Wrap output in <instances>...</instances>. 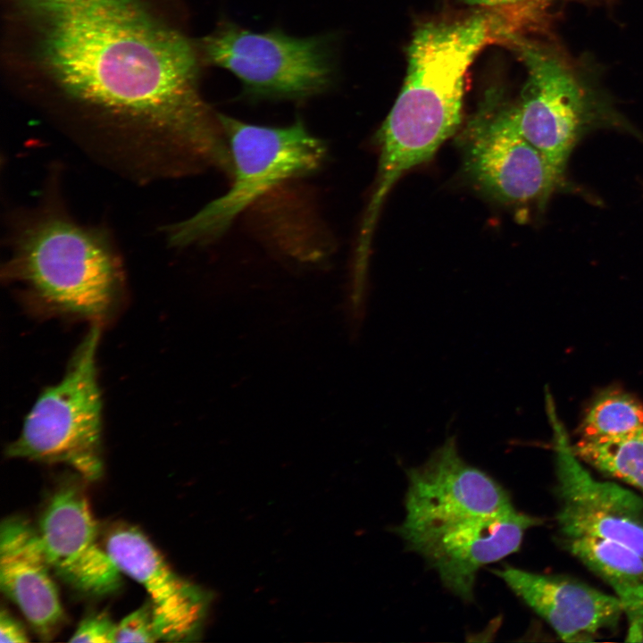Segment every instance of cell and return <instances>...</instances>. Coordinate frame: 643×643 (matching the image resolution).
<instances>
[{"label": "cell", "mask_w": 643, "mask_h": 643, "mask_svg": "<svg viewBox=\"0 0 643 643\" xmlns=\"http://www.w3.org/2000/svg\"><path fill=\"white\" fill-rule=\"evenodd\" d=\"M36 63L65 96L168 136L204 164L227 153L199 91V48L147 0H12Z\"/></svg>", "instance_id": "cell-1"}, {"label": "cell", "mask_w": 643, "mask_h": 643, "mask_svg": "<svg viewBox=\"0 0 643 643\" xmlns=\"http://www.w3.org/2000/svg\"><path fill=\"white\" fill-rule=\"evenodd\" d=\"M479 11L429 21L414 32L402 89L375 135L380 147L372 199L383 204L401 176L423 163L458 129L469 67L486 46L521 32L514 12Z\"/></svg>", "instance_id": "cell-2"}, {"label": "cell", "mask_w": 643, "mask_h": 643, "mask_svg": "<svg viewBox=\"0 0 643 643\" xmlns=\"http://www.w3.org/2000/svg\"><path fill=\"white\" fill-rule=\"evenodd\" d=\"M526 70L519 95L506 98L522 135L558 169L565 166L581 138L597 129L635 133L600 84L585 58L574 57L553 41L515 34L506 42Z\"/></svg>", "instance_id": "cell-3"}, {"label": "cell", "mask_w": 643, "mask_h": 643, "mask_svg": "<svg viewBox=\"0 0 643 643\" xmlns=\"http://www.w3.org/2000/svg\"><path fill=\"white\" fill-rule=\"evenodd\" d=\"M7 274L59 312L98 321L113 306L121 281L118 259L99 231L57 216L21 232Z\"/></svg>", "instance_id": "cell-4"}, {"label": "cell", "mask_w": 643, "mask_h": 643, "mask_svg": "<svg viewBox=\"0 0 643 643\" xmlns=\"http://www.w3.org/2000/svg\"><path fill=\"white\" fill-rule=\"evenodd\" d=\"M231 162V185L187 220L169 229L176 246L206 245L221 238L235 220L270 190L318 171L326 144L302 120L285 127L255 125L218 113Z\"/></svg>", "instance_id": "cell-5"}, {"label": "cell", "mask_w": 643, "mask_h": 643, "mask_svg": "<svg viewBox=\"0 0 643 643\" xmlns=\"http://www.w3.org/2000/svg\"><path fill=\"white\" fill-rule=\"evenodd\" d=\"M198 48L203 63L238 79L248 100H305L331 89L338 76L335 33L255 32L221 19Z\"/></svg>", "instance_id": "cell-6"}, {"label": "cell", "mask_w": 643, "mask_h": 643, "mask_svg": "<svg viewBox=\"0 0 643 643\" xmlns=\"http://www.w3.org/2000/svg\"><path fill=\"white\" fill-rule=\"evenodd\" d=\"M100 338L94 324L56 384L44 389L27 414L20 435L6 455L48 463H63L88 480L100 479L102 399L97 381Z\"/></svg>", "instance_id": "cell-7"}, {"label": "cell", "mask_w": 643, "mask_h": 643, "mask_svg": "<svg viewBox=\"0 0 643 643\" xmlns=\"http://www.w3.org/2000/svg\"><path fill=\"white\" fill-rule=\"evenodd\" d=\"M463 166L487 196L522 209H541L568 187L564 171L530 143L514 121L505 94L485 93L461 135Z\"/></svg>", "instance_id": "cell-8"}, {"label": "cell", "mask_w": 643, "mask_h": 643, "mask_svg": "<svg viewBox=\"0 0 643 643\" xmlns=\"http://www.w3.org/2000/svg\"><path fill=\"white\" fill-rule=\"evenodd\" d=\"M407 478L405 515L397 528L403 539L514 507L497 480L462 457L455 436L409 469Z\"/></svg>", "instance_id": "cell-9"}, {"label": "cell", "mask_w": 643, "mask_h": 643, "mask_svg": "<svg viewBox=\"0 0 643 643\" xmlns=\"http://www.w3.org/2000/svg\"><path fill=\"white\" fill-rule=\"evenodd\" d=\"M547 402L554 431L559 535L613 540L643 557V497L615 481L595 478L575 454L550 399Z\"/></svg>", "instance_id": "cell-10"}, {"label": "cell", "mask_w": 643, "mask_h": 643, "mask_svg": "<svg viewBox=\"0 0 643 643\" xmlns=\"http://www.w3.org/2000/svg\"><path fill=\"white\" fill-rule=\"evenodd\" d=\"M541 523V519L514 506L404 541L436 571L451 593L472 601L479 570L516 552L527 530Z\"/></svg>", "instance_id": "cell-11"}, {"label": "cell", "mask_w": 643, "mask_h": 643, "mask_svg": "<svg viewBox=\"0 0 643 643\" xmlns=\"http://www.w3.org/2000/svg\"><path fill=\"white\" fill-rule=\"evenodd\" d=\"M38 533L52 571L78 591L106 596L121 586V572L98 541V527L86 495L74 483L48 501Z\"/></svg>", "instance_id": "cell-12"}, {"label": "cell", "mask_w": 643, "mask_h": 643, "mask_svg": "<svg viewBox=\"0 0 643 643\" xmlns=\"http://www.w3.org/2000/svg\"><path fill=\"white\" fill-rule=\"evenodd\" d=\"M494 572L563 641H593L602 631L615 629L623 616L614 595L578 580L511 565Z\"/></svg>", "instance_id": "cell-13"}, {"label": "cell", "mask_w": 643, "mask_h": 643, "mask_svg": "<svg viewBox=\"0 0 643 643\" xmlns=\"http://www.w3.org/2000/svg\"><path fill=\"white\" fill-rule=\"evenodd\" d=\"M104 547L121 572L147 592L161 640H180L195 631L203 613L200 592L170 568L145 534L121 526L108 535Z\"/></svg>", "instance_id": "cell-14"}, {"label": "cell", "mask_w": 643, "mask_h": 643, "mask_svg": "<svg viewBox=\"0 0 643 643\" xmlns=\"http://www.w3.org/2000/svg\"><path fill=\"white\" fill-rule=\"evenodd\" d=\"M38 530L18 516L0 527V585L44 639H50L64 614Z\"/></svg>", "instance_id": "cell-15"}, {"label": "cell", "mask_w": 643, "mask_h": 643, "mask_svg": "<svg viewBox=\"0 0 643 643\" xmlns=\"http://www.w3.org/2000/svg\"><path fill=\"white\" fill-rule=\"evenodd\" d=\"M565 548L614 592L627 621L626 641L643 642V557L605 539H562Z\"/></svg>", "instance_id": "cell-16"}, {"label": "cell", "mask_w": 643, "mask_h": 643, "mask_svg": "<svg viewBox=\"0 0 643 643\" xmlns=\"http://www.w3.org/2000/svg\"><path fill=\"white\" fill-rule=\"evenodd\" d=\"M572 447L583 463L643 495V427L616 437H580Z\"/></svg>", "instance_id": "cell-17"}, {"label": "cell", "mask_w": 643, "mask_h": 643, "mask_svg": "<svg viewBox=\"0 0 643 643\" xmlns=\"http://www.w3.org/2000/svg\"><path fill=\"white\" fill-rule=\"evenodd\" d=\"M643 427V404L630 394L611 389L589 406L580 425L583 438H610Z\"/></svg>", "instance_id": "cell-18"}, {"label": "cell", "mask_w": 643, "mask_h": 643, "mask_svg": "<svg viewBox=\"0 0 643 643\" xmlns=\"http://www.w3.org/2000/svg\"><path fill=\"white\" fill-rule=\"evenodd\" d=\"M161 640L149 602L125 616L116 626L115 642H156Z\"/></svg>", "instance_id": "cell-19"}, {"label": "cell", "mask_w": 643, "mask_h": 643, "mask_svg": "<svg viewBox=\"0 0 643 643\" xmlns=\"http://www.w3.org/2000/svg\"><path fill=\"white\" fill-rule=\"evenodd\" d=\"M116 626L107 614L93 613L81 620L69 641L113 643Z\"/></svg>", "instance_id": "cell-20"}, {"label": "cell", "mask_w": 643, "mask_h": 643, "mask_svg": "<svg viewBox=\"0 0 643 643\" xmlns=\"http://www.w3.org/2000/svg\"><path fill=\"white\" fill-rule=\"evenodd\" d=\"M464 3L491 8L513 9L529 18L537 28L545 25L548 9L556 0H463Z\"/></svg>", "instance_id": "cell-21"}, {"label": "cell", "mask_w": 643, "mask_h": 643, "mask_svg": "<svg viewBox=\"0 0 643 643\" xmlns=\"http://www.w3.org/2000/svg\"><path fill=\"white\" fill-rule=\"evenodd\" d=\"M28 641V635L21 623L3 608L0 614V642L22 643Z\"/></svg>", "instance_id": "cell-22"}, {"label": "cell", "mask_w": 643, "mask_h": 643, "mask_svg": "<svg viewBox=\"0 0 643 643\" xmlns=\"http://www.w3.org/2000/svg\"><path fill=\"white\" fill-rule=\"evenodd\" d=\"M592 1L608 4L613 3L614 0H592Z\"/></svg>", "instance_id": "cell-23"}]
</instances>
